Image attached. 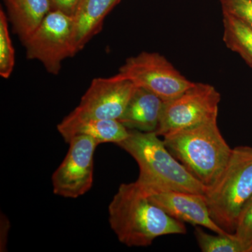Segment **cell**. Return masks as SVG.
<instances>
[{
  "instance_id": "4",
  "label": "cell",
  "mask_w": 252,
  "mask_h": 252,
  "mask_svg": "<svg viewBox=\"0 0 252 252\" xmlns=\"http://www.w3.org/2000/svg\"><path fill=\"white\" fill-rule=\"evenodd\" d=\"M204 195L214 221L234 233L239 215L252 196V147L233 149L225 168Z\"/></svg>"
},
{
  "instance_id": "5",
  "label": "cell",
  "mask_w": 252,
  "mask_h": 252,
  "mask_svg": "<svg viewBox=\"0 0 252 252\" xmlns=\"http://www.w3.org/2000/svg\"><path fill=\"white\" fill-rule=\"evenodd\" d=\"M136 86L119 74L95 78L81 97L79 105L58 125L67 142L73 129L81 123L94 119H117L122 117Z\"/></svg>"
},
{
  "instance_id": "17",
  "label": "cell",
  "mask_w": 252,
  "mask_h": 252,
  "mask_svg": "<svg viewBox=\"0 0 252 252\" xmlns=\"http://www.w3.org/2000/svg\"><path fill=\"white\" fill-rule=\"evenodd\" d=\"M15 65V51L12 45L7 17L0 9V76L8 79L12 74Z\"/></svg>"
},
{
  "instance_id": "10",
  "label": "cell",
  "mask_w": 252,
  "mask_h": 252,
  "mask_svg": "<svg viewBox=\"0 0 252 252\" xmlns=\"http://www.w3.org/2000/svg\"><path fill=\"white\" fill-rule=\"evenodd\" d=\"M147 192L151 200L172 218L194 226L205 227L217 234H230L212 220L203 194L172 190Z\"/></svg>"
},
{
  "instance_id": "9",
  "label": "cell",
  "mask_w": 252,
  "mask_h": 252,
  "mask_svg": "<svg viewBox=\"0 0 252 252\" xmlns=\"http://www.w3.org/2000/svg\"><path fill=\"white\" fill-rule=\"evenodd\" d=\"M67 155L53 174L54 193L67 198H77L94 185V154L98 143L86 135L74 136Z\"/></svg>"
},
{
  "instance_id": "16",
  "label": "cell",
  "mask_w": 252,
  "mask_h": 252,
  "mask_svg": "<svg viewBox=\"0 0 252 252\" xmlns=\"http://www.w3.org/2000/svg\"><path fill=\"white\" fill-rule=\"evenodd\" d=\"M194 235L203 252H248L233 233L214 235L205 233L200 226H195Z\"/></svg>"
},
{
  "instance_id": "21",
  "label": "cell",
  "mask_w": 252,
  "mask_h": 252,
  "mask_svg": "<svg viewBox=\"0 0 252 252\" xmlns=\"http://www.w3.org/2000/svg\"><path fill=\"white\" fill-rule=\"evenodd\" d=\"M1 230H0V251L5 252L7 245L8 234L9 230V220L4 215L1 214Z\"/></svg>"
},
{
  "instance_id": "1",
  "label": "cell",
  "mask_w": 252,
  "mask_h": 252,
  "mask_svg": "<svg viewBox=\"0 0 252 252\" xmlns=\"http://www.w3.org/2000/svg\"><path fill=\"white\" fill-rule=\"evenodd\" d=\"M108 212L111 228L127 247H147L162 235L187 233L185 223L156 205L137 182L121 185Z\"/></svg>"
},
{
  "instance_id": "2",
  "label": "cell",
  "mask_w": 252,
  "mask_h": 252,
  "mask_svg": "<svg viewBox=\"0 0 252 252\" xmlns=\"http://www.w3.org/2000/svg\"><path fill=\"white\" fill-rule=\"evenodd\" d=\"M117 144L135 159L140 169L136 182L147 191L172 190L205 194L207 187L197 180L167 149L155 132L128 130Z\"/></svg>"
},
{
  "instance_id": "7",
  "label": "cell",
  "mask_w": 252,
  "mask_h": 252,
  "mask_svg": "<svg viewBox=\"0 0 252 252\" xmlns=\"http://www.w3.org/2000/svg\"><path fill=\"white\" fill-rule=\"evenodd\" d=\"M119 75L137 87L157 94L164 102L170 100L193 85L166 58L156 52H144L126 59Z\"/></svg>"
},
{
  "instance_id": "3",
  "label": "cell",
  "mask_w": 252,
  "mask_h": 252,
  "mask_svg": "<svg viewBox=\"0 0 252 252\" xmlns=\"http://www.w3.org/2000/svg\"><path fill=\"white\" fill-rule=\"evenodd\" d=\"M163 137L170 153L207 187L223 171L233 150L220 133L217 119Z\"/></svg>"
},
{
  "instance_id": "15",
  "label": "cell",
  "mask_w": 252,
  "mask_h": 252,
  "mask_svg": "<svg viewBox=\"0 0 252 252\" xmlns=\"http://www.w3.org/2000/svg\"><path fill=\"white\" fill-rule=\"evenodd\" d=\"M223 41L252 67V30L230 15L223 14Z\"/></svg>"
},
{
  "instance_id": "22",
  "label": "cell",
  "mask_w": 252,
  "mask_h": 252,
  "mask_svg": "<svg viewBox=\"0 0 252 252\" xmlns=\"http://www.w3.org/2000/svg\"><path fill=\"white\" fill-rule=\"evenodd\" d=\"M252 252V249H251V252Z\"/></svg>"
},
{
  "instance_id": "19",
  "label": "cell",
  "mask_w": 252,
  "mask_h": 252,
  "mask_svg": "<svg viewBox=\"0 0 252 252\" xmlns=\"http://www.w3.org/2000/svg\"><path fill=\"white\" fill-rule=\"evenodd\" d=\"M223 14L230 15L252 30V0H220Z\"/></svg>"
},
{
  "instance_id": "14",
  "label": "cell",
  "mask_w": 252,
  "mask_h": 252,
  "mask_svg": "<svg viewBox=\"0 0 252 252\" xmlns=\"http://www.w3.org/2000/svg\"><path fill=\"white\" fill-rule=\"evenodd\" d=\"M128 133V130L117 119H94L76 126L66 142L68 143L74 136L86 135L93 137L98 144H118L125 140Z\"/></svg>"
},
{
  "instance_id": "12",
  "label": "cell",
  "mask_w": 252,
  "mask_h": 252,
  "mask_svg": "<svg viewBox=\"0 0 252 252\" xmlns=\"http://www.w3.org/2000/svg\"><path fill=\"white\" fill-rule=\"evenodd\" d=\"M121 0H81L73 16L75 54L102 29L104 18Z\"/></svg>"
},
{
  "instance_id": "13",
  "label": "cell",
  "mask_w": 252,
  "mask_h": 252,
  "mask_svg": "<svg viewBox=\"0 0 252 252\" xmlns=\"http://www.w3.org/2000/svg\"><path fill=\"white\" fill-rule=\"evenodd\" d=\"M13 31L23 44L52 11L51 0H4Z\"/></svg>"
},
{
  "instance_id": "8",
  "label": "cell",
  "mask_w": 252,
  "mask_h": 252,
  "mask_svg": "<svg viewBox=\"0 0 252 252\" xmlns=\"http://www.w3.org/2000/svg\"><path fill=\"white\" fill-rule=\"evenodd\" d=\"M23 45L28 59L40 61L47 72L57 75L63 61L76 55L73 18L61 11H50Z\"/></svg>"
},
{
  "instance_id": "6",
  "label": "cell",
  "mask_w": 252,
  "mask_h": 252,
  "mask_svg": "<svg viewBox=\"0 0 252 252\" xmlns=\"http://www.w3.org/2000/svg\"><path fill=\"white\" fill-rule=\"evenodd\" d=\"M220 101V94L213 86L193 83L180 95L164 102L156 133L164 137L217 119Z\"/></svg>"
},
{
  "instance_id": "20",
  "label": "cell",
  "mask_w": 252,
  "mask_h": 252,
  "mask_svg": "<svg viewBox=\"0 0 252 252\" xmlns=\"http://www.w3.org/2000/svg\"><path fill=\"white\" fill-rule=\"evenodd\" d=\"M81 0H51L52 11H59L73 17Z\"/></svg>"
},
{
  "instance_id": "18",
  "label": "cell",
  "mask_w": 252,
  "mask_h": 252,
  "mask_svg": "<svg viewBox=\"0 0 252 252\" xmlns=\"http://www.w3.org/2000/svg\"><path fill=\"white\" fill-rule=\"evenodd\" d=\"M238 239L248 252H251L252 247V196L242 209L237 220L234 231Z\"/></svg>"
},
{
  "instance_id": "11",
  "label": "cell",
  "mask_w": 252,
  "mask_h": 252,
  "mask_svg": "<svg viewBox=\"0 0 252 252\" xmlns=\"http://www.w3.org/2000/svg\"><path fill=\"white\" fill-rule=\"evenodd\" d=\"M163 106L164 101L157 94L136 86L119 121L127 130L156 132Z\"/></svg>"
}]
</instances>
